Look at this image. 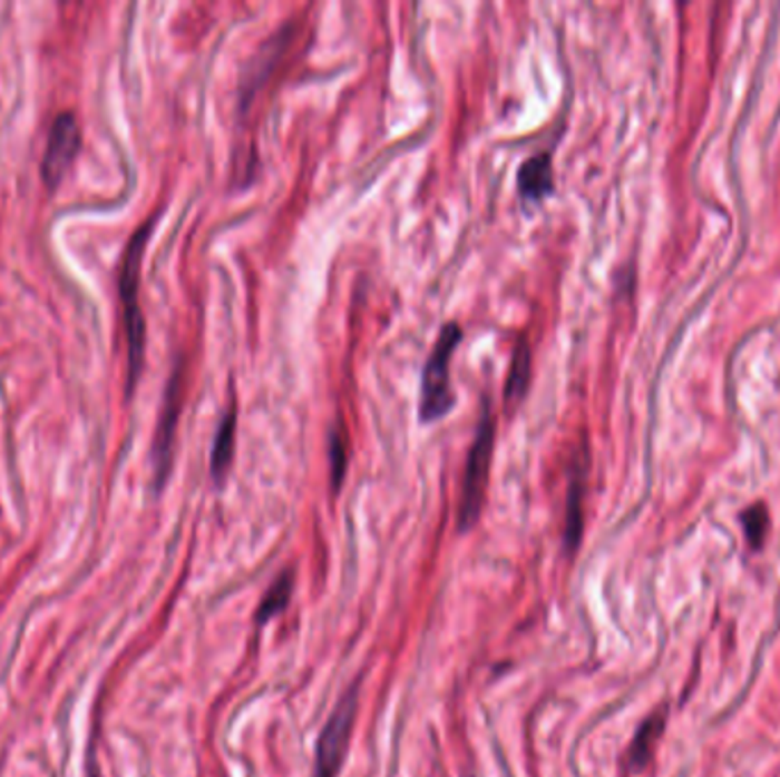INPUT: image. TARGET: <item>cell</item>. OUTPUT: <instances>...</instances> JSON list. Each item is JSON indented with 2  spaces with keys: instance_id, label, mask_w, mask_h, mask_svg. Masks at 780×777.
Wrapping results in <instances>:
<instances>
[{
  "instance_id": "6da1fadb",
  "label": "cell",
  "mask_w": 780,
  "mask_h": 777,
  "mask_svg": "<svg viewBox=\"0 0 780 777\" xmlns=\"http://www.w3.org/2000/svg\"><path fill=\"white\" fill-rule=\"evenodd\" d=\"M156 226V217L142 224L124 252L121 272H119V295L124 304V326H126V343H128V393L137 385L144 365V345H146V328L144 313L139 304V283H142V260L144 249L149 245L152 230Z\"/></svg>"
},
{
  "instance_id": "7a4b0ae2",
  "label": "cell",
  "mask_w": 780,
  "mask_h": 777,
  "mask_svg": "<svg viewBox=\"0 0 780 777\" xmlns=\"http://www.w3.org/2000/svg\"><path fill=\"white\" fill-rule=\"evenodd\" d=\"M461 328L450 322L438 333L436 345L425 363L420 385V420L436 422L455 409V391L450 378V363L457 345L461 343Z\"/></svg>"
},
{
  "instance_id": "3957f363",
  "label": "cell",
  "mask_w": 780,
  "mask_h": 777,
  "mask_svg": "<svg viewBox=\"0 0 780 777\" xmlns=\"http://www.w3.org/2000/svg\"><path fill=\"white\" fill-rule=\"evenodd\" d=\"M496 445V420L486 411L477 433L472 447L468 452L466 470H464V483H461V504H459V527L466 531L470 529L484 509L486 485H489V472H491V456Z\"/></svg>"
},
{
  "instance_id": "277c9868",
  "label": "cell",
  "mask_w": 780,
  "mask_h": 777,
  "mask_svg": "<svg viewBox=\"0 0 780 777\" xmlns=\"http://www.w3.org/2000/svg\"><path fill=\"white\" fill-rule=\"evenodd\" d=\"M357 709H359V689L352 687L345 694V698L338 702L335 711L331 714L324 732L320 737L313 777H335L340 761H343L345 750L350 746V735H352V727H354Z\"/></svg>"
},
{
  "instance_id": "5b68a950",
  "label": "cell",
  "mask_w": 780,
  "mask_h": 777,
  "mask_svg": "<svg viewBox=\"0 0 780 777\" xmlns=\"http://www.w3.org/2000/svg\"><path fill=\"white\" fill-rule=\"evenodd\" d=\"M80 124L76 119L74 112H60L53 124L51 130H48V141H46V151H43V160H41V176L46 180V185L56 189L62 178L67 176V171L71 169L74 160L80 154Z\"/></svg>"
},
{
  "instance_id": "8992f818",
  "label": "cell",
  "mask_w": 780,
  "mask_h": 777,
  "mask_svg": "<svg viewBox=\"0 0 780 777\" xmlns=\"http://www.w3.org/2000/svg\"><path fill=\"white\" fill-rule=\"evenodd\" d=\"M181 367L176 374L169 378L167 395H165V406L156 433L154 443V468H156V485L165 483L169 465H172V447H174V431H176V420H178V409H181Z\"/></svg>"
},
{
  "instance_id": "52a82bcc",
  "label": "cell",
  "mask_w": 780,
  "mask_h": 777,
  "mask_svg": "<svg viewBox=\"0 0 780 777\" xmlns=\"http://www.w3.org/2000/svg\"><path fill=\"white\" fill-rule=\"evenodd\" d=\"M555 189L550 154L529 156L518 169V191L525 201H542Z\"/></svg>"
},
{
  "instance_id": "ba28073f",
  "label": "cell",
  "mask_w": 780,
  "mask_h": 777,
  "mask_svg": "<svg viewBox=\"0 0 780 777\" xmlns=\"http://www.w3.org/2000/svg\"><path fill=\"white\" fill-rule=\"evenodd\" d=\"M662 732H664V714H653L642 722V727L635 735V741H632L627 750V761L632 768L642 770L651 761Z\"/></svg>"
},
{
  "instance_id": "9c48e42d",
  "label": "cell",
  "mask_w": 780,
  "mask_h": 777,
  "mask_svg": "<svg viewBox=\"0 0 780 777\" xmlns=\"http://www.w3.org/2000/svg\"><path fill=\"white\" fill-rule=\"evenodd\" d=\"M235 452V409L231 406L228 413L222 417L215 443H213V454H211V474L215 481H222L231 468Z\"/></svg>"
},
{
  "instance_id": "30bf717a",
  "label": "cell",
  "mask_w": 780,
  "mask_h": 777,
  "mask_svg": "<svg viewBox=\"0 0 780 777\" xmlns=\"http://www.w3.org/2000/svg\"><path fill=\"white\" fill-rule=\"evenodd\" d=\"M584 468L577 470L568 485V504H566V548L575 552L582 537V500H584Z\"/></svg>"
},
{
  "instance_id": "8fae6325",
  "label": "cell",
  "mask_w": 780,
  "mask_h": 777,
  "mask_svg": "<svg viewBox=\"0 0 780 777\" xmlns=\"http://www.w3.org/2000/svg\"><path fill=\"white\" fill-rule=\"evenodd\" d=\"M529 372H532V352H529V345L523 340L520 345H516V352H514V358H511V367H509V376H507V387H505V402L507 404L520 402V397L527 391Z\"/></svg>"
},
{
  "instance_id": "7c38bea8",
  "label": "cell",
  "mask_w": 780,
  "mask_h": 777,
  "mask_svg": "<svg viewBox=\"0 0 780 777\" xmlns=\"http://www.w3.org/2000/svg\"><path fill=\"white\" fill-rule=\"evenodd\" d=\"M292 589H295V577H292V572H283L267 589V593L259 607V613H256L259 624L270 622L276 613H281L287 607V602L292 598Z\"/></svg>"
},
{
  "instance_id": "4fadbf2b",
  "label": "cell",
  "mask_w": 780,
  "mask_h": 777,
  "mask_svg": "<svg viewBox=\"0 0 780 777\" xmlns=\"http://www.w3.org/2000/svg\"><path fill=\"white\" fill-rule=\"evenodd\" d=\"M742 527H744V537H747V543L751 550H760L767 541V533H769V511H767V504L758 502L753 506H749L744 513H742Z\"/></svg>"
},
{
  "instance_id": "5bb4252c",
  "label": "cell",
  "mask_w": 780,
  "mask_h": 777,
  "mask_svg": "<svg viewBox=\"0 0 780 777\" xmlns=\"http://www.w3.org/2000/svg\"><path fill=\"white\" fill-rule=\"evenodd\" d=\"M329 456H331V479H333V489H338L340 481L345 476V468H348V443H345V433L343 431H333L331 433V443H329Z\"/></svg>"
}]
</instances>
